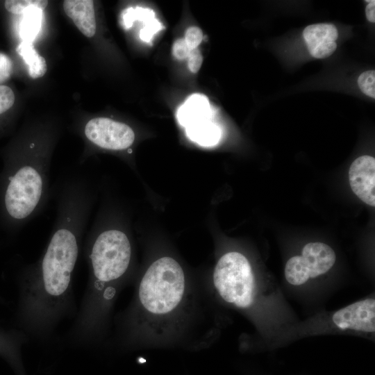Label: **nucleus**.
Segmentation results:
<instances>
[{
  "label": "nucleus",
  "mask_w": 375,
  "mask_h": 375,
  "mask_svg": "<svg viewBox=\"0 0 375 375\" xmlns=\"http://www.w3.org/2000/svg\"><path fill=\"white\" fill-rule=\"evenodd\" d=\"M184 38L176 40L172 46V54L178 60H182L188 58L190 52Z\"/></svg>",
  "instance_id": "obj_20"
},
{
  "label": "nucleus",
  "mask_w": 375,
  "mask_h": 375,
  "mask_svg": "<svg viewBox=\"0 0 375 375\" xmlns=\"http://www.w3.org/2000/svg\"><path fill=\"white\" fill-rule=\"evenodd\" d=\"M28 66V74L32 78L43 76L47 70L45 59L34 48L32 42L23 41L17 49Z\"/></svg>",
  "instance_id": "obj_13"
},
{
  "label": "nucleus",
  "mask_w": 375,
  "mask_h": 375,
  "mask_svg": "<svg viewBox=\"0 0 375 375\" xmlns=\"http://www.w3.org/2000/svg\"><path fill=\"white\" fill-rule=\"evenodd\" d=\"M333 249L323 242H309L301 251V256H294L286 262L284 274L291 285L299 286L310 278L329 271L335 262Z\"/></svg>",
  "instance_id": "obj_5"
},
{
  "label": "nucleus",
  "mask_w": 375,
  "mask_h": 375,
  "mask_svg": "<svg viewBox=\"0 0 375 375\" xmlns=\"http://www.w3.org/2000/svg\"><path fill=\"white\" fill-rule=\"evenodd\" d=\"M63 8L78 29L86 37L92 38L97 29L94 1L91 0H65Z\"/></svg>",
  "instance_id": "obj_10"
},
{
  "label": "nucleus",
  "mask_w": 375,
  "mask_h": 375,
  "mask_svg": "<svg viewBox=\"0 0 375 375\" xmlns=\"http://www.w3.org/2000/svg\"><path fill=\"white\" fill-rule=\"evenodd\" d=\"M12 63L4 54L0 53V82L8 78L10 74Z\"/></svg>",
  "instance_id": "obj_23"
},
{
  "label": "nucleus",
  "mask_w": 375,
  "mask_h": 375,
  "mask_svg": "<svg viewBox=\"0 0 375 375\" xmlns=\"http://www.w3.org/2000/svg\"><path fill=\"white\" fill-rule=\"evenodd\" d=\"M360 90L366 95L375 98V71L368 70L362 72L358 78Z\"/></svg>",
  "instance_id": "obj_17"
},
{
  "label": "nucleus",
  "mask_w": 375,
  "mask_h": 375,
  "mask_svg": "<svg viewBox=\"0 0 375 375\" xmlns=\"http://www.w3.org/2000/svg\"><path fill=\"white\" fill-rule=\"evenodd\" d=\"M303 36L309 53L315 58H325L337 49V28L332 24H315L305 28Z\"/></svg>",
  "instance_id": "obj_9"
},
{
  "label": "nucleus",
  "mask_w": 375,
  "mask_h": 375,
  "mask_svg": "<svg viewBox=\"0 0 375 375\" xmlns=\"http://www.w3.org/2000/svg\"><path fill=\"white\" fill-rule=\"evenodd\" d=\"M58 198L53 232L37 270L31 297L40 307L51 308L64 299L79 253L88 222L90 196L88 182L79 178L67 181Z\"/></svg>",
  "instance_id": "obj_1"
},
{
  "label": "nucleus",
  "mask_w": 375,
  "mask_h": 375,
  "mask_svg": "<svg viewBox=\"0 0 375 375\" xmlns=\"http://www.w3.org/2000/svg\"><path fill=\"white\" fill-rule=\"evenodd\" d=\"M88 258L91 267L92 294L104 297L105 289L126 272L131 259V245L119 229L103 230L90 242Z\"/></svg>",
  "instance_id": "obj_3"
},
{
  "label": "nucleus",
  "mask_w": 375,
  "mask_h": 375,
  "mask_svg": "<svg viewBox=\"0 0 375 375\" xmlns=\"http://www.w3.org/2000/svg\"><path fill=\"white\" fill-rule=\"evenodd\" d=\"M0 344H2V342H0Z\"/></svg>",
  "instance_id": "obj_25"
},
{
  "label": "nucleus",
  "mask_w": 375,
  "mask_h": 375,
  "mask_svg": "<svg viewBox=\"0 0 375 375\" xmlns=\"http://www.w3.org/2000/svg\"><path fill=\"white\" fill-rule=\"evenodd\" d=\"M365 14L367 20L372 23L375 22V1H371L365 8Z\"/></svg>",
  "instance_id": "obj_24"
},
{
  "label": "nucleus",
  "mask_w": 375,
  "mask_h": 375,
  "mask_svg": "<svg viewBox=\"0 0 375 375\" xmlns=\"http://www.w3.org/2000/svg\"><path fill=\"white\" fill-rule=\"evenodd\" d=\"M203 62V56L200 51L197 48L190 51L188 56V65L192 73H197L201 68Z\"/></svg>",
  "instance_id": "obj_21"
},
{
  "label": "nucleus",
  "mask_w": 375,
  "mask_h": 375,
  "mask_svg": "<svg viewBox=\"0 0 375 375\" xmlns=\"http://www.w3.org/2000/svg\"><path fill=\"white\" fill-rule=\"evenodd\" d=\"M43 10L40 8L29 10L23 15L20 24V36L23 41L30 42L36 38L42 26Z\"/></svg>",
  "instance_id": "obj_14"
},
{
  "label": "nucleus",
  "mask_w": 375,
  "mask_h": 375,
  "mask_svg": "<svg viewBox=\"0 0 375 375\" xmlns=\"http://www.w3.org/2000/svg\"><path fill=\"white\" fill-rule=\"evenodd\" d=\"M123 22L126 28H130L135 20H145L153 19L155 16L153 12L149 9L142 8H129L123 12Z\"/></svg>",
  "instance_id": "obj_16"
},
{
  "label": "nucleus",
  "mask_w": 375,
  "mask_h": 375,
  "mask_svg": "<svg viewBox=\"0 0 375 375\" xmlns=\"http://www.w3.org/2000/svg\"><path fill=\"white\" fill-rule=\"evenodd\" d=\"M203 32L197 26L189 27L185 34V41L190 50L197 49L203 40Z\"/></svg>",
  "instance_id": "obj_19"
},
{
  "label": "nucleus",
  "mask_w": 375,
  "mask_h": 375,
  "mask_svg": "<svg viewBox=\"0 0 375 375\" xmlns=\"http://www.w3.org/2000/svg\"><path fill=\"white\" fill-rule=\"evenodd\" d=\"M15 100V97L12 90L9 86L0 85V115L10 110Z\"/></svg>",
  "instance_id": "obj_18"
},
{
  "label": "nucleus",
  "mask_w": 375,
  "mask_h": 375,
  "mask_svg": "<svg viewBox=\"0 0 375 375\" xmlns=\"http://www.w3.org/2000/svg\"><path fill=\"white\" fill-rule=\"evenodd\" d=\"M186 292L183 270L171 257L154 261L142 276L138 301L143 312L154 319H166L181 307Z\"/></svg>",
  "instance_id": "obj_2"
},
{
  "label": "nucleus",
  "mask_w": 375,
  "mask_h": 375,
  "mask_svg": "<svg viewBox=\"0 0 375 375\" xmlns=\"http://www.w3.org/2000/svg\"><path fill=\"white\" fill-rule=\"evenodd\" d=\"M332 319L341 330L374 333L375 300L369 298L352 303L337 310Z\"/></svg>",
  "instance_id": "obj_7"
},
{
  "label": "nucleus",
  "mask_w": 375,
  "mask_h": 375,
  "mask_svg": "<svg viewBox=\"0 0 375 375\" xmlns=\"http://www.w3.org/2000/svg\"><path fill=\"white\" fill-rule=\"evenodd\" d=\"M188 138L203 147L216 145L221 139L220 127L210 120H204L185 127Z\"/></svg>",
  "instance_id": "obj_12"
},
{
  "label": "nucleus",
  "mask_w": 375,
  "mask_h": 375,
  "mask_svg": "<svg viewBox=\"0 0 375 375\" xmlns=\"http://www.w3.org/2000/svg\"><path fill=\"white\" fill-rule=\"evenodd\" d=\"M48 1L44 0H7L4 2L6 10L15 15H24L34 8L42 10L47 6Z\"/></svg>",
  "instance_id": "obj_15"
},
{
  "label": "nucleus",
  "mask_w": 375,
  "mask_h": 375,
  "mask_svg": "<svg viewBox=\"0 0 375 375\" xmlns=\"http://www.w3.org/2000/svg\"><path fill=\"white\" fill-rule=\"evenodd\" d=\"M349 184L354 194L364 203L375 206V159L365 155L356 158L349 170Z\"/></svg>",
  "instance_id": "obj_8"
},
{
  "label": "nucleus",
  "mask_w": 375,
  "mask_h": 375,
  "mask_svg": "<svg viewBox=\"0 0 375 375\" xmlns=\"http://www.w3.org/2000/svg\"><path fill=\"white\" fill-rule=\"evenodd\" d=\"M84 135L94 145L112 151L127 149L135 140V133L128 125L107 117L90 119L85 125Z\"/></svg>",
  "instance_id": "obj_6"
},
{
  "label": "nucleus",
  "mask_w": 375,
  "mask_h": 375,
  "mask_svg": "<svg viewBox=\"0 0 375 375\" xmlns=\"http://www.w3.org/2000/svg\"><path fill=\"white\" fill-rule=\"evenodd\" d=\"M213 284L226 302L240 308H249L254 301L256 283L251 265L242 253L223 255L213 272Z\"/></svg>",
  "instance_id": "obj_4"
},
{
  "label": "nucleus",
  "mask_w": 375,
  "mask_h": 375,
  "mask_svg": "<svg viewBox=\"0 0 375 375\" xmlns=\"http://www.w3.org/2000/svg\"><path fill=\"white\" fill-rule=\"evenodd\" d=\"M211 109L207 97L201 94L190 96L176 113L178 123L186 127L204 120H210Z\"/></svg>",
  "instance_id": "obj_11"
},
{
  "label": "nucleus",
  "mask_w": 375,
  "mask_h": 375,
  "mask_svg": "<svg viewBox=\"0 0 375 375\" xmlns=\"http://www.w3.org/2000/svg\"><path fill=\"white\" fill-rule=\"evenodd\" d=\"M160 24L156 19H153L147 24L141 30L140 37L142 40L149 41L152 35L160 28Z\"/></svg>",
  "instance_id": "obj_22"
}]
</instances>
